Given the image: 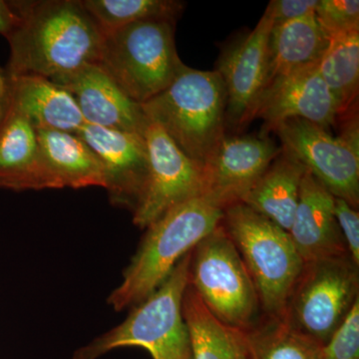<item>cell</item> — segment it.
<instances>
[{
    "mask_svg": "<svg viewBox=\"0 0 359 359\" xmlns=\"http://www.w3.org/2000/svg\"><path fill=\"white\" fill-rule=\"evenodd\" d=\"M20 22L6 37L4 68L54 79L99 63L104 34L79 0L13 1Z\"/></svg>",
    "mask_w": 359,
    "mask_h": 359,
    "instance_id": "1",
    "label": "cell"
},
{
    "mask_svg": "<svg viewBox=\"0 0 359 359\" xmlns=\"http://www.w3.org/2000/svg\"><path fill=\"white\" fill-rule=\"evenodd\" d=\"M224 211L203 197L186 201L147 226L121 283L108 299L115 311L133 308L171 275L175 266L223 221Z\"/></svg>",
    "mask_w": 359,
    "mask_h": 359,
    "instance_id": "2",
    "label": "cell"
},
{
    "mask_svg": "<svg viewBox=\"0 0 359 359\" xmlns=\"http://www.w3.org/2000/svg\"><path fill=\"white\" fill-rule=\"evenodd\" d=\"M142 109L201 167L226 135V92L216 70L184 66L166 89L142 104Z\"/></svg>",
    "mask_w": 359,
    "mask_h": 359,
    "instance_id": "3",
    "label": "cell"
},
{
    "mask_svg": "<svg viewBox=\"0 0 359 359\" xmlns=\"http://www.w3.org/2000/svg\"><path fill=\"white\" fill-rule=\"evenodd\" d=\"M192 250L157 290L132 308L126 320L78 349L74 359H98L111 351L128 346L145 349L153 359H192L182 309Z\"/></svg>",
    "mask_w": 359,
    "mask_h": 359,
    "instance_id": "4",
    "label": "cell"
},
{
    "mask_svg": "<svg viewBox=\"0 0 359 359\" xmlns=\"http://www.w3.org/2000/svg\"><path fill=\"white\" fill-rule=\"evenodd\" d=\"M222 224L247 266L259 306L283 320L304 263L287 231L243 203L224 210Z\"/></svg>",
    "mask_w": 359,
    "mask_h": 359,
    "instance_id": "5",
    "label": "cell"
},
{
    "mask_svg": "<svg viewBox=\"0 0 359 359\" xmlns=\"http://www.w3.org/2000/svg\"><path fill=\"white\" fill-rule=\"evenodd\" d=\"M174 30V21L155 20L104 35L98 65L142 105L166 89L185 66L177 52Z\"/></svg>",
    "mask_w": 359,
    "mask_h": 359,
    "instance_id": "6",
    "label": "cell"
},
{
    "mask_svg": "<svg viewBox=\"0 0 359 359\" xmlns=\"http://www.w3.org/2000/svg\"><path fill=\"white\" fill-rule=\"evenodd\" d=\"M189 285L226 327L241 332L255 327L261 309L257 290L223 224L194 248Z\"/></svg>",
    "mask_w": 359,
    "mask_h": 359,
    "instance_id": "7",
    "label": "cell"
},
{
    "mask_svg": "<svg viewBox=\"0 0 359 359\" xmlns=\"http://www.w3.org/2000/svg\"><path fill=\"white\" fill-rule=\"evenodd\" d=\"M358 266L351 257L304 264L283 320L325 346L358 297Z\"/></svg>",
    "mask_w": 359,
    "mask_h": 359,
    "instance_id": "8",
    "label": "cell"
},
{
    "mask_svg": "<svg viewBox=\"0 0 359 359\" xmlns=\"http://www.w3.org/2000/svg\"><path fill=\"white\" fill-rule=\"evenodd\" d=\"M148 151V175L133 222L146 229L186 201L202 197V167L187 157L159 125L147 123L143 133Z\"/></svg>",
    "mask_w": 359,
    "mask_h": 359,
    "instance_id": "9",
    "label": "cell"
},
{
    "mask_svg": "<svg viewBox=\"0 0 359 359\" xmlns=\"http://www.w3.org/2000/svg\"><path fill=\"white\" fill-rule=\"evenodd\" d=\"M283 150L306 168L335 198L358 210L359 152L328 130L302 119H290L273 130Z\"/></svg>",
    "mask_w": 359,
    "mask_h": 359,
    "instance_id": "10",
    "label": "cell"
},
{
    "mask_svg": "<svg viewBox=\"0 0 359 359\" xmlns=\"http://www.w3.org/2000/svg\"><path fill=\"white\" fill-rule=\"evenodd\" d=\"M280 152L268 135H224L203 165L202 197L223 211L242 203Z\"/></svg>",
    "mask_w": 359,
    "mask_h": 359,
    "instance_id": "11",
    "label": "cell"
},
{
    "mask_svg": "<svg viewBox=\"0 0 359 359\" xmlns=\"http://www.w3.org/2000/svg\"><path fill=\"white\" fill-rule=\"evenodd\" d=\"M339 110L318 71L311 66L271 80L259 94L250 121H264L262 135H268L278 124L302 119L328 130L337 123Z\"/></svg>",
    "mask_w": 359,
    "mask_h": 359,
    "instance_id": "12",
    "label": "cell"
},
{
    "mask_svg": "<svg viewBox=\"0 0 359 359\" xmlns=\"http://www.w3.org/2000/svg\"><path fill=\"white\" fill-rule=\"evenodd\" d=\"M273 23L262 16L252 32L238 37L222 52L217 72L226 92V126L244 128L266 85L268 42Z\"/></svg>",
    "mask_w": 359,
    "mask_h": 359,
    "instance_id": "13",
    "label": "cell"
},
{
    "mask_svg": "<svg viewBox=\"0 0 359 359\" xmlns=\"http://www.w3.org/2000/svg\"><path fill=\"white\" fill-rule=\"evenodd\" d=\"M22 116L36 129H55L77 133L83 116L66 90L48 78L11 72L0 66V115Z\"/></svg>",
    "mask_w": 359,
    "mask_h": 359,
    "instance_id": "14",
    "label": "cell"
},
{
    "mask_svg": "<svg viewBox=\"0 0 359 359\" xmlns=\"http://www.w3.org/2000/svg\"><path fill=\"white\" fill-rule=\"evenodd\" d=\"M51 81L72 96L87 124L144 133L148 119L141 104L130 98L98 63Z\"/></svg>",
    "mask_w": 359,
    "mask_h": 359,
    "instance_id": "15",
    "label": "cell"
},
{
    "mask_svg": "<svg viewBox=\"0 0 359 359\" xmlns=\"http://www.w3.org/2000/svg\"><path fill=\"white\" fill-rule=\"evenodd\" d=\"M100 160L113 204L134 211L148 175L143 134L87 124L76 133Z\"/></svg>",
    "mask_w": 359,
    "mask_h": 359,
    "instance_id": "16",
    "label": "cell"
},
{
    "mask_svg": "<svg viewBox=\"0 0 359 359\" xmlns=\"http://www.w3.org/2000/svg\"><path fill=\"white\" fill-rule=\"evenodd\" d=\"M335 197L306 171L290 237L304 264L349 256L335 218Z\"/></svg>",
    "mask_w": 359,
    "mask_h": 359,
    "instance_id": "17",
    "label": "cell"
},
{
    "mask_svg": "<svg viewBox=\"0 0 359 359\" xmlns=\"http://www.w3.org/2000/svg\"><path fill=\"white\" fill-rule=\"evenodd\" d=\"M0 188L15 192L61 189L45 164L37 129L15 113L0 115Z\"/></svg>",
    "mask_w": 359,
    "mask_h": 359,
    "instance_id": "18",
    "label": "cell"
},
{
    "mask_svg": "<svg viewBox=\"0 0 359 359\" xmlns=\"http://www.w3.org/2000/svg\"><path fill=\"white\" fill-rule=\"evenodd\" d=\"M330 42L314 13L273 25L269 35L266 85L280 75L320 65Z\"/></svg>",
    "mask_w": 359,
    "mask_h": 359,
    "instance_id": "19",
    "label": "cell"
},
{
    "mask_svg": "<svg viewBox=\"0 0 359 359\" xmlns=\"http://www.w3.org/2000/svg\"><path fill=\"white\" fill-rule=\"evenodd\" d=\"M306 171L294 156L280 148V154L250 189L243 204L289 233Z\"/></svg>",
    "mask_w": 359,
    "mask_h": 359,
    "instance_id": "20",
    "label": "cell"
},
{
    "mask_svg": "<svg viewBox=\"0 0 359 359\" xmlns=\"http://www.w3.org/2000/svg\"><path fill=\"white\" fill-rule=\"evenodd\" d=\"M37 136L45 164L57 179L61 189L107 188L100 160L76 133L37 129Z\"/></svg>",
    "mask_w": 359,
    "mask_h": 359,
    "instance_id": "21",
    "label": "cell"
},
{
    "mask_svg": "<svg viewBox=\"0 0 359 359\" xmlns=\"http://www.w3.org/2000/svg\"><path fill=\"white\" fill-rule=\"evenodd\" d=\"M182 309L192 359H237L244 353L245 332L219 321L190 285L184 294Z\"/></svg>",
    "mask_w": 359,
    "mask_h": 359,
    "instance_id": "22",
    "label": "cell"
},
{
    "mask_svg": "<svg viewBox=\"0 0 359 359\" xmlns=\"http://www.w3.org/2000/svg\"><path fill=\"white\" fill-rule=\"evenodd\" d=\"M318 71L339 110V116L353 109L359 87V32L330 39Z\"/></svg>",
    "mask_w": 359,
    "mask_h": 359,
    "instance_id": "23",
    "label": "cell"
},
{
    "mask_svg": "<svg viewBox=\"0 0 359 359\" xmlns=\"http://www.w3.org/2000/svg\"><path fill=\"white\" fill-rule=\"evenodd\" d=\"M244 332L249 359H323V344L285 320L269 318Z\"/></svg>",
    "mask_w": 359,
    "mask_h": 359,
    "instance_id": "24",
    "label": "cell"
},
{
    "mask_svg": "<svg viewBox=\"0 0 359 359\" xmlns=\"http://www.w3.org/2000/svg\"><path fill=\"white\" fill-rule=\"evenodd\" d=\"M82 4L104 35L146 20L176 21L184 4L174 0H83Z\"/></svg>",
    "mask_w": 359,
    "mask_h": 359,
    "instance_id": "25",
    "label": "cell"
},
{
    "mask_svg": "<svg viewBox=\"0 0 359 359\" xmlns=\"http://www.w3.org/2000/svg\"><path fill=\"white\" fill-rule=\"evenodd\" d=\"M314 15L330 39L359 32L358 0H318Z\"/></svg>",
    "mask_w": 359,
    "mask_h": 359,
    "instance_id": "26",
    "label": "cell"
},
{
    "mask_svg": "<svg viewBox=\"0 0 359 359\" xmlns=\"http://www.w3.org/2000/svg\"><path fill=\"white\" fill-rule=\"evenodd\" d=\"M323 359H359V299L323 346Z\"/></svg>",
    "mask_w": 359,
    "mask_h": 359,
    "instance_id": "27",
    "label": "cell"
},
{
    "mask_svg": "<svg viewBox=\"0 0 359 359\" xmlns=\"http://www.w3.org/2000/svg\"><path fill=\"white\" fill-rule=\"evenodd\" d=\"M334 212L347 252L355 266L359 264V214L346 201L335 198Z\"/></svg>",
    "mask_w": 359,
    "mask_h": 359,
    "instance_id": "28",
    "label": "cell"
},
{
    "mask_svg": "<svg viewBox=\"0 0 359 359\" xmlns=\"http://www.w3.org/2000/svg\"><path fill=\"white\" fill-rule=\"evenodd\" d=\"M318 0H271L264 15L273 25H283L314 13Z\"/></svg>",
    "mask_w": 359,
    "mask_h": 359,
    "instance_id": "29",
    "label": "cell"
},
{
    "mask_svg": "<svg viewBox=\"0 0 359 359\" xmlns=\"http://www.w3.org/2000/svg\"><path fill=\"white\" fill-rule=\"evenodd\" d=\"M20 14L13 6V1L0 0V34L8 36L20 22Z\"/></svg>",
    "mask_w": 359,
    "mask_h": 359,
    "instance_id": "30",
    "label": "cell"
},
{
    "mask_svg": "<svg viewBox=\"0 0 359 359\" xmlns=\"http://www.w3.org/2000/svg\"><path fill=\"white\" fill-rule=\"evenodd\" d=\"M339 137L341 140L346 142L351 148L359 152L358 117V115L354 114V111L351 118L347 119L346 117V122L344 123L341 133Z\"/></svg>",
    "mask_w": 359,
    "mask_h": 359,
    "instance_id": "31",
    "label": "cell"
},
{
    "mask_svg": "<svg viewBox=\"0 0 359 359\" xmlns=\"http://www.w3.org/2000/svg\"><path fill=\"white\" fill-rule=\"evenodd\" d=\"M237 359H249V356H248L247 344H245V351L241 354Z\"/></svg>",
    "mask_w": 359,
    "mask_h": 359,
    "instance_id": "32",
    "label": "cell"
}]
</instances>
